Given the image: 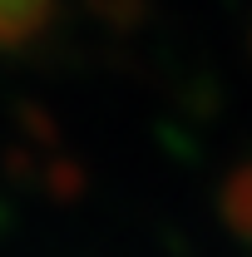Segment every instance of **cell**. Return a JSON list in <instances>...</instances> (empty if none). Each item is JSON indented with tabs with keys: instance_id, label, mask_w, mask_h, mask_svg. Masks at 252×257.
<instances>
[{
	"instance_id": "6da1fadb",
	"label": "cell",
	"mask_w": 252,
	"mask_h": 257,
	"mask_svg": "<svg viewBox=\"0 0 252 257\" xmlns=\"http://www.w3.org/2000/svg\"><path fill=\"white\" fill-rule=\"evenodd\" d=\"M55 0H0V50H25L50 25Z\"/></svg>"
},
{
	"instance_id": "7a4b0ae2",
	"label": "cell",
	"mask_w": 252,
	"mask_h": 257,
	"mask_svg": "<svg viewBox=\"0 0 252 257\" xmlns=\"http://www.w3.org/2000/svg\"><path fill=\"white\" fill-rule=\"evenodd\" d=\"M222 213H227L232 232L252 242V163H247V168H237V173L227 178V193H222Z\"/></svg>"
}]
</instances>
